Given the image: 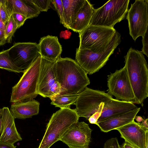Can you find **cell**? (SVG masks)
I'll list each match as a JSON object with an SVG mask.
<instances>
[{
  "instance_id": "37",
  "label": "cell",
  "mask_w": 148,
  "mask_h": 148,
  "mask_svg": "<svg viewBox=\"0 0 148 148\" xmlns=\"http://www.w3.org/2000/svg\"><path fill=\"white\" fill-rule=\"evenodd\" d=\"M5 25L0 16V29L5 31Z\"/></svg>"
},
{
  "instance_id": "23",
  "label": "cell",
  "mask_w": 148,
  "mask_h": 148,
  "mask_svg": "<svg viewBox=\"0 0 148 148\" xmlns=\"http://www.w3.org/2000/svg\"><path fill=\"white\" fill-rule=\"evenodd\" d=\"M79 94L61 92L50 97L51 104L60 108H70L74 104Z\"/></svg>"
},
{
  "instance_id": "16",
  "label": "cell",
  "mask_w": 148,
  "mask_h": 148,
  "mask_svg": "<svg viewBox=\"0 0 148 148\" xmlns=\"http://www.w3.org/2000/svg\"><path fill=\"white\" fill-rule=\"evenodd\" d=\"M40 57L51 61L60 57L62 46L57 36L47 35L41 38L38 44Z\"/></svg>"
},
{
  "instance_id": "30",
  "label": "cell",
  "mask_w": 148,
  "mask_h": 148,
  "mask_svg": "<svg viewBox=\"0 0 148 148\" xmlns=\"http://www.w3.org/2000/svg\"><path fill=\"white\" fill-rule=\"evenodd\" d=\"M12 16L16 23L18 29L22 26L24 23L27 18L24 16L18 13H13Z\"/></svg>"
},
{
  "instance_id": "31",
  "label": "cell",
  "mask_w": 148,
  "mask_h": 148,
  "mask_svg": "<svg viewBox=\"0 0 148 148\" xmlns=\"http://www.w3.org/2000/svg\"><path fill=\"white\" fill-rule=\"evenodd\" d=\"M103 148H121L117 138L114 137L108 140L105 142Z\"/></svg>"
},
{
  "instance_id": "7",
  "label": "cell",
  "mask_w": 148,
  "mask_h": 148,
  "mask_svg": "<svg viewBox=\"0 0 148 148\" xmlns=\"http://www.w3.org/2000/svg\"><path fill=\"white\" fill-rule=\"evenodd\" d=\"M129 0H110L95 9L90 25L110 28L126 17Z\"/></svg>"
},
{
  "instance_id": "29",
  "label": "cell",
  "mask_w": 148,
  "mask_h": 148,
  "mask_svg": "<svg viewBox=\"0 0 148 148\" xmlns=\"http://www.w3.org/2000/svg\"><path fill=\"white\" fill-rule=\"evenodd\" d=\"M106 103H101L98 110L89 118L88 120L90 123L97 125V121L101 115L104 105Z\"/></svg>"
},
{
  "instance_id": "15",
  "label": "cell",
  "mask_w": 148,
  "mask_h": 148,
  "mask_svg": "<svg viewBox=\"0 0 148 148\" xmlns=\"http://www.w3.org/2000/svg\"><path fill=\"white\" fill-rule=\"evenodd\" d=\"M2 129L0 141L14 145L21 141L22 138L17 131L14 117L8 107L2 108Z\"/></svg>"
},
{
  "instance_id": "42",
  "label": "cell",
  "mask_w": 148,
  "mask_h": 148,
  "mask_svg": "<svg viewBox=\"0 0 148 148\" xmlns=\"http://www.w3.org/2000/svg\"></svg>"
},
{
  "instance_id": "10",
  "label": "cell",
  "mask_w": 148,
  "mask_h": 148,
  "mask_svg": "<svg viewBox=\"0 0 148 148\" xmlns=\"http://www.w3.org/2000/svg\"><path fill=\"white\" fill-rule=\"evenodd\" d=\"M108 77V93L116 99L135 103V96L125 66Z\"/></svg>"
},
{
  "instance_id": "40",
  "label": "cell",
  "mask_w": 148,
  "mask_h": 148,
  "mask_svg": "<svg viewBox=\"0 0 148 148\" xmlns=\"http://www.w3.org/2000/svg\"><path fill=\"white\" fill-rule=\"evenodd\" d=\"M2 113V109L0 108V134L1 132L2 129V119L1 115Z\"/></svg>"
},
{
  "instance_id": "41",
  "label": "cell",
  "mask_w": 148,
  "mask_h": 148,
  "mask_svg": "<svg viewBox=\"0 0 148 148\" xmlns=\"http://www.w3.org/2000/svg\"><path fill=\"white\" fill-rule=\"evenodd\" d=\"M121 148H123L122 146L121 147Z\"/></svg>"
},
{
  "instance_id": "21",
  "label": "cell",
  "mask_w": 148,
  "mask_h": 148,
  "mask_svg": "<svg viewBox=\"0 0 148 148\" xmlns=\"http://www.w3.org/2000/svg\"><path fill=\"white\" fill-rule=\"evenodd\" d=\"M94 10L90 1L85 0L70 29L78 33L90 25Z\"/></svg>"
},
{
  "instance_id": "35",
  "label": "cell",
  "mask_w": 148,
  "mask_h": 148,
  "mask_svg": "<svg viewBox=\"0 0 148 148\" xmlns=\"http://www.w3.org/2000/svg\"><path fill=\"white\" fill-rule=\"evenodd\" d=\"M0 148H16L14 145L5 143L0 141Z\"/></svg>"
},
{
  "instance_id": "22",
  "label": "cell",
  "mask_w": 148,
  "mask_h": 148,
  "mask_svg": "<svg viewBox=\"0 0 148 148\" xmlns=\"http://www.w3.org/2000/svg\"><path fill=\"white\" fill-rule=\"evenodd\" d=\"M62 0L63 7L62 24L68 29H70L78 12L85 0Z\"/></svg>"
},
{
  "instance_id": "2",
  "label": "cell",
  "mask_w": 148,
  "mask_h": 148,
  "mask_svg": "<svg viewBox=\"0 0 148 148\" xmlns=\"http://www.w3.org/2000/svg\"><path fill=\"white\" fill-rule=\"evenodd\" d=\"M55 72L61 92L79 94L90 83L86 73L71 58L60 57L57 60Z\"/></svg>"
},
{
  "instance_id": "24",
  "label": "cell",
  "mask_w": 148,
  "mask_h": 148,
  "mask_svg": "<svg viewBox=\"0 0 148 148\" xmlns=\"http://www.w3.org/2000/svg\"><path fill=\"white\" fill-rule=\"evenodd\" d=\"M0 69L15 73L24 71L14 64L10 56L8 49L0 51Z\"/></svg>"
},
{
  "instance_id": "13",
  "label": "cell",
  "mask_w": 148,
  "mask_h": 148,
  "mask_svg": "<svg viewBox=\"0 0 148 148\" xmlns=\"http://www.w3.org/2000/svg\"><path fill=\"white\" fill-rule=\"evenodd\" d=\"M92 130L84 122H78L71 126L59 140L69 148H88Z\"/></svg>"
},
{
  "instance_id": "39",
  "label": "cell",
  "mask_w": 148,
  "mask_h": 148,
  "mask_svg": "<svg viewBox=\"0 0 148 148\" xmlns=\"http://www.w3.org/2000/svg\"><path fill=\"white\" fill-rule=\"evenodd\" d=\"M122 147L123 148H134L131 145L125 142L123 143Z\"/></svg>"
},
{
  "instance_id": "28",
  "label": "cell",
  "mask_w": 148,
  "mask_h": 148,
  "mask_svg": "<svg viewBox=\"0 0 148 148\" xmlns=\"http://www.w3.org/2000/svg\"><path fill=\"white\" fill-rule=\"evenodd\" d=\"M56 10L60 19V22L62 24V21L63 7L62 0H51Z\"/></svg>"
},
{
  "instance_id": "36",
  "label": "cell",
  "mask_w": 148,
  "mask_h": 148,
  "mask_svg": "<svg viewBox=\"0 0 148 148\" xmlns=\"http://www.w3.org/2000/svg\"><path fill=\"white\" fill-rule=\"evenodd\" d=\"M148 119L143 120L141 123H140V125L143 127L148 129Z\"/></svg>"
},
{
  "instance_id": "9",
  "label": "cell",
  "mask_w": 148,
  "mask_h": 148,
  "mask_svg": "<svg viewBox=\"0 0 148 148\" xmlns=\"http://www.w3.org/2000/svg\"><path fill=\"white\" fill-rule=\"evenodd\" d=\"M148 0H136L128 10L126 16L129 33L135 41L143 37L148 28Z\"/></svg>"
},
{
  "instance_id": "8",
  "label": "cell",
  "mask_w": 148,
  "mask_h": 148,
  "mask_svg": "<svg viewBox=\"0 0 148 148\" xmlns=\"http://www.w3.org/2000/svg\"><path fill=\"white\" fill-rule=\"evenodd\" d=\"M113 99L108 93L86 87L78 94L74 109L79 117H84L88 120L98 110L101 103H106Z\"/></svg>"
},
{
  "instance_id": "4",
  "label": "cell",
  "mask_w": 148,
  "mask_h": 148,
  "mask_svg": "<svg viewBox=\"0 0 148 148\" xmlns=\"http://www.w3.org/2000/svg\"><path fill=\"white\" fill-rule=\"evenodd\" d=\"M40 62L39 55L32 65L24 70L19 81L12 88L10 102L31 100L38 95L37 88Z\"/></svg>"
},
{
  "instance_id": "25",
  "label": "cell",
  "mask_w": 148,
  "mask_h": 148,
  "mask_svg": "<svg viewBox=\"0 0 148 148\" xmlns=\"http://www.w3.org/2000/svg\"><path fill=\"white\" fill-rule=\"evenodd\" d=\"M18 29V26L11 15L9 21L5 25V30L7 43H11L13 36Z\"/></svg>"
},
{
  "instance_id": "12",
  "label": "cell",
  "mask_w": 148,
  "mask_h": 148,
  "mask_svg": "<svg viewBox=\"0 0 148 148\" xmlns=\"http://www.w3.org/2000/svg\"><path fill=\"white\" fill-rule=\"evenodd\" d=\"M8 49L10 56L14 64L24 71L40 55L38 44L36 42H15Z\"/></svg>"
},
{
  "instance_id": "20",
  "label": "cell",
  "mask_w": 148,
  "mask_h": 148,
  "mask_svg": "<svg viewBox=\"0 0 148 148\" xmlns=\"http://www.w3.org/2000/svg\"><path fill=\"white\" fill-rule=\"evenodd\" d=\"M8 6L13 13L25 16L28 19L38 16L40 13L32 0H7Z\"/></svg>"
},
{
  "instance_id": "17",
  "label": "cell",
  "mask_w": 148,
  "mask_h": 148,
  "mask_svg": "<svg viewBox=\"0 0 148 148\" xmlns=\"http://www.w3.org/2000/svg\"><path fill=\"white\" fill-rule=\"evenodd\" d=\"M138 107L132 102L113 99L105 103L97 123L135 110Z\"/></svg>"
},
{
  "instance_id": "18",
  "label": "cell",
  "mask_w": 148,
  "mask_h": 148,
  "mask_svg": "<svg viewBox=\"0 0 148 148\" xmlns=\"http://www.w3.org/2000/svg\"><path fill=\"white\" fill-rule=\"evenodd\" d=\"M140 108L112 117L97 123V125L103 132H107L122 127L134 120V118L139 112Z\"/></svg>"
},
{
  "instance_id": "1",
  "label": "cell",
  "mask_w": 148,
  "mask_h": 148,
  "mask_svg": "<svg viewBox=\"0 0 148 148\" xmlns=\"http://www.w3.org/2000/svg\"><path fill=\"white\" fill-rule=\"evenodd\" d=\"M129 78L135 97V103L143 106L148 97V68L141 52L131 47L124 57Z\"/></svg>"
},
{
  "instance_id": "5",
  "label": "cell",
  "mask_w": 148,
  "mask_h": 148,
  "mask_svg": "<svg viewBox=\"0 0 148 148\" xmlns=\"http://www.w3.org/2000/svg\"><path fill=\"white\" fill-rule=\"evenodd\" d=\"M116 30L89 25L79 32V49H88L95 53H100L108 48L112 42Z\"/></svg>"
},
{
  "instance_id": "26",
  "label": "cell",
  "mask_w": 148,
  "mask_h": 148,
  "mask_svg": "<svg viewBox=\"0 0 148 148\" xmlns=\"http://www.w3.org/2000/svg\"><path fill=\"white\" fill-rule=\"evenodd\" d=\"M12 13L7 0H0V16L5 25L9 21Z\"/></svg>"
},
{
  "instance_id": "27",
  "label": "cell",
  "mask_w": 148,
  "mask_h": 148,
  "mask_svg": "<svg viewBox=\"0 0 148 148\" xmlns=\"http://www.w3.org/2000/svg\"><path fill=\"white\" fill-rule=\"evenodd\" d=\"M40 12H47L50 8L51 0H32Z\"/></svg>"
},
{
  "instance_id": "11",
  "label": "cell",
  "mask_w": 148,
  "mask_h": 148,
  "mask_svg": "<svg viewBox=\"0 0 148 148\" xmlns=\"http://www.w3.org/2000/svg\"><path fill=\"white\" fill-rule=\"evenodd\" d=\"M56 61L41 57L37 93L44 97L49 98L61 91L55 72Z\"/></svg>"
},
{
  "instance_id": "43",
  "label": "cell",
  "mask_w": 148,
  "mask_h": 148,
  "mask_svg": "<svg viewBox=\"0 0 148 148\" xmlns=\"http://www.w3.org/2000/svg\"></svg>"
},
{
  "instance_id": "19",
  "label": "cell",
  "mask_w": 148,
  "mask_h": 148,
  "mask_svg": "<svg viewBox=\"0 0 148 148\" xmlns=\"http://www.w3.org/2000/svg\"><path fill=\"white\" fill-rule=\"evenodd\" d=\"M40 104L34 99L15 102L12 103L10 110L15 119H25L38 114Z\"/></svg>"
},
{
  "instance_id": "14",
  "label": "cell",
  "mask_w": 148,
  "mask_h": 148,
  "mask_svg": "<svg viewBox=\"0 0 148 148\" xmlns=\"http://www.w3.org/2000/svg\"><path fill=\"white\" fill-rule=\"evenodd\" d=\"M125 142L134 148H145L148 140V129L133 121L132 122L117 128Z\"/></svg>"
},
{
  "instance_id": "33",
  "label": "cell",
  "mask_w": 148,
  "mask_h": 148,
  "mask_svg": "<svg viewBox=\"0 0 148 148\" xmlns=\"http://www.w3.org/2000/svg\"><path fill=\"white\" fill-rule=\"evenodd\" d=\"M7 43L5 31L0 29V46Z\"/></svg>"
},
{
  "instance_id": "6",
  "label": "cell",
  "mask_w": 148,
  "mask_h": 148,
  "mask_svg": "<svg viewBox=\"0 0 148 148\" xmlns=\"http://www.w3.org/2000/svg\"><path fill=\"white\" fill-rule=\"evenodd\" d=\"M121 34L116 31L110 45L103 52L95 53L88 49L76 50V61L87 74L92 75L104 66L121 42Z\"/></svg>"
},
{
  "instance_id": "3",
  "label": "cell",
  "mask_w": 148,
  "mask_h": 148,
  "mask_svg": "<svg viewBox=\"0 0 148 148\" xmlns=\"http://www.w3.org/2000/svg\"><path fill=\"white\" fill-rule=\"evenodd\" d=\"M79 117L75 109L60 108L52 115L38 148H49L59 140L65 132L78 122Z\"/></svg>"
},
{
  "instance_id": "34",
  "label": "cell",
  "mask_w": 148,
  "mask_h": 148,
  "mask_svg": "<svg viewBox=\"0 0 148 148\" xmlns=\"http://www.w3.org/2000/svg\"><path fill=\"white\" fill-rule=\"evenodd\" d=\"M71 32L68 30L62 31L60 33V38H63L65 39L69 38L71 35Z\"/></svg>"
},
{
  "instance_id": "32",
  "label": "cell",
  "mask_w": 148,
  "mask_h": 148,
  "mask_svg": "<svg viewBox=\"0 0 148 148\" xmlns=\"http://www.w3.org/2000/svg\"><path fill=\"white\" fill-rule=\"evenodd\" d=\"M148 30L146 31L144 35L142 37V42L143 47L141 52L148 57Z\"/></svg>"
},
{
  "instance_id": "38",
  "label": "cell",
  "mask_w": 148,
  "mask_h": 148,
  "mask_svg": "<svg viewBox=\"0 0 148 148\" xmlns=\"http://www.w3.org/2000/svg\"><path fill=\"white\" fill-rule=\"evenodd\" d=\"M134 119H135L136 120L137 122V123H139L142 122L144 120L141 116L136 115L134 117Z\"/></svg>"
}]
</instances>
